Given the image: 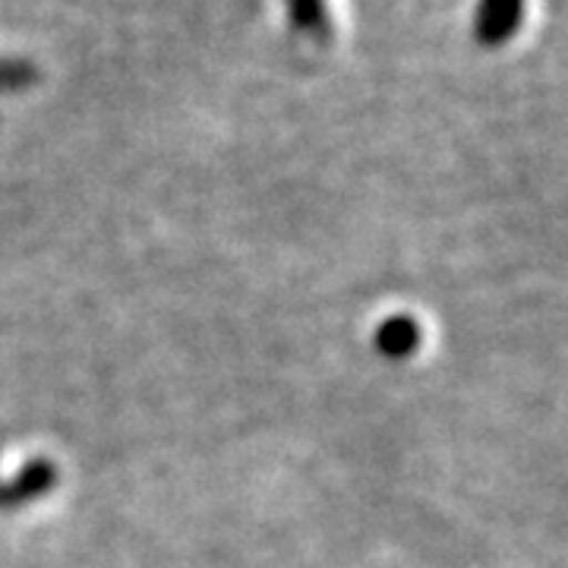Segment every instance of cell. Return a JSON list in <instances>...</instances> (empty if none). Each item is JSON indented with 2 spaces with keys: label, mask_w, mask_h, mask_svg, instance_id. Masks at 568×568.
Segmentation results:
<instances>
[{
  "label": "cell",
  "mask_w": 568,
  "mask_h": 568,
  "mask_svg": "<svg viewBox=\"0 0 568 568\" xmlns=\"http://www.w3.org/2000/svg\"><path fill=\"white\" fill-rule=\"evenodd\" d=\"M525 22V0H480L474 17V39L484 48L506 44Z\"/></svg>",
  "instance_id": "obj_1"
},
{
  "label": "cell",
  "mask_w": 568,
  "mask_h": 568,
  "mask_svg": "<svg viewBox=\"0 0 568 568\" xmlns=\"http://www.w3.org/2000/svg\"><path fill=\"white\" fill-rule=\"evenodd\" d=\"M284 3H287V17L294 22V29L316 36V39L332 36V17H328L325 0H284Z\"/></svg>",
  "instance_id": "obj_2"
},
{
  "label": "cell",
  "mask_w": 568,
  "mask_h": 568,
  "mask_svg": "<svg viewBox=\"0 0 568 568\" xmlns=\"http://www.w3.org/2000/svg\"><path fill=\"white\" fill-rule=\"evenodd\" d=\"M36 67L29 61H0V89H22L29 82H36Z\"/></svg>",
  "instance_id": "obj_3"
}]
</instances>
